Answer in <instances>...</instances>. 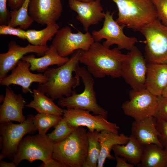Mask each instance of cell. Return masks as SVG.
Returning a JSON list of instances; mask_svg holds the SVG:
<instances>
[{
  "instance_id": "6da1fadb",
  "label": "cell",
  "mask_w": 167,
  "mask_h": 167,
  "mask_svg": "<svg viewBox=\"0 0 167 167\" xmlns=\"http://www.w3.org/2000/svg\"><path fill=\"white\" fill-rule=\"evenodd\" d=\"M127 56L118 47L110 49L95 41L87 50H81L79 62L95 77L118 78L121 77L122 65Z\"/></svg>"
},
{
  "instance_id": "7a4b0ae2",
  "label": "cell",
  "mask_w": 167,
  "mask_h": 167,
  "mask_svg": "<svg viewBox=\"0 0 167 167\" xmlns=\"http://www.w3.org/2000/svg\"><path fill=\"white\" fill-rule=\"evenodd\" d=\"M81 53V50H77L63 65L57 68H48L43 73L47 81L39 84L37 89L53 101L71 96L72 89L80 84V76L76 73L74 76L73 73L79 67Z\"/></svg>"
},
{
  "instance_id": "3957f363",
  "label": "cell",
  "mask_w": 167,
  "mask_h": 167,
  "mask_svg": "<svg viewBox=\"0 0 167 167\" xmlns=\"http://www.w3.org/2000/svg\"><path fill=\"white\" fill-rule=\"evenodd\" d=\"M88 147L87 130L83 126L76 127L66 139L54 143L52 158L66 167H83Z\"/></svg>"
},
{
  "instance_id": "277c9868",
  "label": "cell",
  "mask_w": 167,
  "mask_h": 167,
  "mask_svg": "<svg viewBox=\"0 0 167 167\" xmlns=\"http://www.w3.org/2000/svg\"><path fill=\"white\" fill-rule=\"evenodd\" d=\"M118 13L116 22L134 31H140L145 25L158 18L151 0H111Z\"/></svg>"
},
{
  "instance_id": "5b68a950",
  "label": "cell",
  "mask_w": 167,
  "mask_h": 167,
  "mask_svg": "<svg viewBox=\"0 0 167 167\" xmlns=\"http://www.w3.org/2000/svg\"><path fill=\"white\" fill-rule=\"evenodd\" d=\"M81 79L84 86V91L79 94L73 92L68 97L62 96L59 99L58 104L62 107L77 109L92 112L96 115L107 117L106 110L99 105L97 101L94 90V80L92 75L84 67L80 66L75 72Z\"/></svg>"
},
{
  "instance_id": "8992f818",
  "label": "cell",
  "mask_w": 167,
  "mask_h": 167,
  "mask_svg": "<svg viewBox=\"0 0 167 167\" xmlns=\"http://www.w3.org/2000/svg\"><path fill=\"white\" fill-rule=\"evenodd\" d=\"M140 32L145 39L147 62L167 64V26L157 18L145 25Z\"/></svg>"
},
{
  "instance_id": "52a82bcc",
  "label": "cell",
  "mask_w": 167,
  "mask_h": 167,
  "mask_svg": "<svg viewBox=\"0 0 167 167\" xmlns=\"http://www.w3.org/2000/svg\"><path fill=\"white\" fill-rule=\"evenodd\" d=\"M54 143L47 135L38 134L24 137L19 146L13 161L17 166L22 161L30 163L39 160L47 162L52 158Z\"/></svg>"
},
{
  "instance_id": "ba28073f",
  "label": "cell",
  "mask_w": 167,
  "mask_h": 167,
  "mask_svg": "<svg viewBox=\"0 0 167 167\" xmlns=\"http://www.w3.org/2000/svg\"><path fill=\"white\" fill-rule=\"evenodd\" d=\"M34 116L32 114H29L24 121L19 124L14 123L12 121L0 123V133L3 138V144L0 160L8 158L13 161L24 136L37 131L33 122Z\"/></svg>"
},
{
  "instance_id": "9c48e42d",
  "label": "cell",
  "mask_w": 167,
  "mask_h": 167,
  "mask_svg": "<svg viewBox=\"0 0 167 167\" xmlns=\"http://www.w3.org/2000/svg\"><path fill=\"white\" fill-rule=\"evenodd\" d=\"M114 12H106L102 27L98 31H93L92 36L96 41L105 39L102 44L106 47L109 48L115 44L120 50H130L138 40L135 37H128L125 34L123 30L125 26L119 24L114 19Z\"/></svg>"
},
{
  "instance_id": "30bf717a",
  "label": "cell",
  "mask_w": 167,
  "mask_h": 167,
  "mask_svg": "<svg viewBox=\"0 0 167 167\" xmlns=\"http://www.w3.org/2000/svg\"><path fill=\"white\" fill-rule=\"evenodd\" d=\"M94 41L88 31L84 33L78 31L74 33L70 27L66 26L58 30L52 44L61 56L67 57L78 50H87Z\"/></svg>"
},
{
  "instance_id": "8fae6325",
  "label": "cell",
  "mask_w": 167,
  "mask_h": 167,
  "mask_svg": "<svg viewBox=\"0 0 167 167\" xmlns=\"http://www.w3.org/2000/svg\"><path fill=\"white\" fill-rule=\"evenodd\" d=\"M130 100L124 102L122 108L125 114L135 120H140L153 116L158 104V96L146 88L140 90H131Z\"/></svg>"
},
{
  "instance_id": "7c38bea8",
  "label": "cell",
  "mask_w": 167,
  "mask_h": 167,
  "mask_svg": "<svg viewBox=\"0 0 167 167\" xmlns=\"http://www.w3.org/2000/svg\"><path fill=\"white\" fill-rule=\"evenodd\" d=\"M62 117L71 127H86L88 130L100 132L106 130L118 133L120 128L115 123L109 122L107 117L93 115L90 111L77 109H63Z\"/></svg>"
},
{
  "instance_id": "4fadbf2b",
  "label": "cell",
  "mask_w": 167,
  "mask_h": 167,
  "mask_svg": "<svg viewBox=\"0 0 167 167\" xmlns=\"http://www.w3.org/2000/svg\"><path fill=\"white\" fill-rule=\"evenodd\" d=\"M129 51L122 65L121 77L132 89H145L147 61L137 47L134 46Z\"/></svg>"
},
{
  "instance_id": "5bb4252c",
  "label": "cell",
  "mask_w": 167,
  "mask_h": 167,
  "mask_svg": "<svg viewBox=\"0 0 167 167\" xmlns=\"http://www.w3.org/2000/svg\"><path fill=\"white\" fill-rule=\"evenodd\" d=\"M49 47L34 45L29 44L24 47L17 44L14 41L8 43V51L0 54V80L16 66L18 62L27 54L35 53L38 56L44 55Z\"/></svg>"
},
{
  "instance_id": "9a60e30c",
  "label": "cell",
  "mask_w": 167,
  "mask_h": 167,
  "mask_svg": "<svg viewBox=\"0 0 167 167\" xmlns=\"http://www.w3.org/2000/svg\"><path fill=\"white\" fill-rule=\"evenodd\" d=\"M30 67V64L29 62L21 60H20L15 67L11 71V74L0 80L1 85L7 87L12 84L18 85L22 87V90L24 93H32L33 92L30 88L32 83L44 84L47 79L43 74L31 72Z\"/></svg>"
},
{
  "instance_id": "2e32d148",
  "label": "cell",
  "mask_w": 167,
  "mask_h": 167,
  "mask_svg": "<svg viewBox=\"0 0 167 167\" xmlns=\"http://www.w3.org/2000/svg\"><path fill=\"white\" fill-rule=\"evenodd\" d=\"M70 9L77 14L76 19L83 26L87 32L90 26L98 24L104 19L105 13L101 0L83 2L78 0H68Z\"/></svg>"
},
{
  "instance_id": "e0dca14e",
  "label": "cell",
  "mask_w": 167,
  "mask_h": 167,
  "mask_svg": "<svg viewBox=\"0 0 167 167\" xmlns=\"http://www.w3.org/2000/svg\"><path fill=\"white\" fill-rule=\"evenodd\" d=\"M62 10L61 0H30L29 14L38 24L47 25L56 22Z\"/></svg>"
},
{
  "instance_id": "ac0fdd59",
  "label": "cell",
  "mask_w": 167,
  "mask_h": 167,
  "mask_svg": "<svg viewBox=\"0 0 167 167\" xmlns=\"http://www.w3.org/2000/svg\"><path fill=\"white\" fill-rule=\"evenodd\" d=\"M25 101L21 94H15L9 87L6 86L4 101L0 106V122L16 121L21 123L26 119L23 109Z\"/></svg>"
},
{
  "instance_id": "d6986e66",
  "label": "cell",
  "mask_w": 167,
  "mask_h": 167,
  "mask_svg": "<svg viewBox=\"0 0 167 167\" xmlns=\"http://www.w3.org/2000/svg\"><path fill=\"white\" fill-rule=\"evenodd\" d=\"M156 122L153 116L135 120L132 124L131 134L144 147L154 144L164 148L158 139L160 134L156 128Z\"/></svg>"
},
{
  "instance_id": "ffe728a7",
  "label": "cell",
  "mask_w": 167,
  "mask_h": 167,
  "mask_svg": "<svg viewBox=\"0 0 167 167\" xmlns=\"http://www.w3.org/2000/svg\"><path fill=\"white\" fill-rule=\"evenodd\" d=\"M145 86L154 95H162L167 86V64L147 63Z\"/></svg>"
},
{
  "instance_id": "44dd1931",
  "label": "cell",
  "mask_w": 167,
  "mask_h": 167,
  "mask_svg": "<svg viewBox=\"0 0 167 167\" xmlns=\"http://www.w3.org/2000/svg\"><path fill=\"white\" fill-rule=\"evenodd\" d=\"M68 57H63L58 53L54 46L51 44L45 54L38 58L31 54L24 56L21 60L29 62L30 64L31 71L44 73L51 66L57 65L60 66L69 59Z\"/></svg>"
},
{
  "instance_id": "7402d4cb",
  "label": "cell",
  "mask_w": 167,
  "mask_h": 167,
  "mask_svg": "<svg viewBox=\"0 0 167 167\" xmlns=\"http://www.w3.org/2000/svg\"><path fill=\"white\" fill-rule=\"evenodd\" d=\"M98 137L101 148L97 167H103L107 158L110 160H115V157L110 154L114 146L117 145H125L129 139V136L123 133L119 134L106 130L99 132Z\"/></svg>"
},
{
  "instance_id": "603a6c76",
  "label": "cell",
  "mask_w": 167,
  "mask_h": 167,
  "mask_svg": "<svg viewBox=\"0 0 167 167\" xmlns=\"http://www.w3.org/2000/svg\"><path fill=\"white\" fill-rule=\"evenodd\" d=\"M144 149V147L131 134L125 145H115L112 150L115 155L126 159L130 164L137 165L141 161Z\"/></svg>"
},
{
  "instance_id": "cb8c5ba5",
  "label": "cell",
  "mask_w": 167,
  "mask_h": 167,
  "mask_svg": "<svg viewBox=\"0 0 167 167\" xmlns=\"http://www.w3.org/2000/svg\"><path fill=\"white\" fill-rule=\"evenodd\" d=\"M139 167H167V151L154 144L144 147Z\"/></svg>"
},
{
  "instance_id": "d4e9b609",
  "label": "cell",
  "mask_w": 167,
  "mask_h": 167,
  "mask_svg": "<svg viewBox=\"0 0 167 167\" xmlns=\"http://www.w3.org/2000/svg\"><path fill=\"white\" fill-rule=\"evenodd\" d=\"M33 99L25 106L32 108L37 113H44L58 116L63 115V109L56 105L51 98L37 89L33 90Z\"/></svg>"
},
{
  "instance_id": "484cf974",
  "label": "cell",
  "mask_w": 167,
  "mask_h": 167,
  "mask_svg": "<svg viewBox=\"0 0 167 167\" xmlns=\"http://www.w3.org/2000/svg\"><path fill=\"white\" fill-rule=\"evenodd\" d=\"M46 25L45 28L41 30L29 29L26 31V39L30 44L34 45L47 46V41L51 40L55 36L59 29V26L56 22Z\"/></svg>"
},
{
  "instance_id": "4316f807",
  "label": "cell",
  "mask_w": 167,
  "mask_h": 167,
  "mask_svg": "<svg viewBox=\"0 0 167 167\" xmlns=\"http://www.w3.org/2000/svg\"><path fill=\"white\" fill-rule=\"evenodd\" d=\"M30 0H25L21 7L18 9L11 10V17L8 25L26 30L32 24L33 20L28 13Z\"/></svg>"
},
{
  "instance_id": "83f0119b",
  "label": "cell",
  "mask_w": 167,
  "mask_h": 167,
  "mask_svg": "<svg viewBox=\"0 0 167 167\" xmlns=\"http://www.w3.org/2000/svg\"><path fill=\"white\" fill-rule=\"evenodd\" d=\"M87 132L88 147L86 159L83 167H96L101 148L98 137L99 132L89 130Z\"/></svg>"
},
{
  "instance_id": "f1b7e54d",
  "label": "cell",
  "mask_w": 167,
  "mask_h": 167,
  "mask_svg": "<svg viewBox=\"0 0 167 167\" xmlns=\"http://www.w3.org/2000/svg\"><path fill=\"white\" fill-rule=\"evenodd\" d=\"M62 117L61 116L37 113L34 116L33 121L38 133L45 135L48 130L55 125Z\"/></svg>"
},
{
  "instance_id": "f546056e",
  "label": "cell",
  "mask_w": 167,
  "mask_h": 167,
  "mask_svg": "<svg viewBox=\"0 0 167 167\" xmlns=\"http://www.w3.org/2000/svg\"><path fill=\"white\" fill-rule=\"evenodd\" d=\"M54 129L47 136L54 143L61 141L67 138L73 131L74 128L70 127L62 117L54 126Z\"/></svg>"
},
{
  "instance_id": "4dcf8cb0",
  "label": "cell",
  "mask_w": 167,
  "mask_h": 167,
  "mask_svg": "<svg viewBox=\"0 0 167 167\" xmlns=\"http://www.w3.org/2000/svg\"><path fill=\"white\" fill-rule=\"evenodd\" d=\"M157 12L158 18L167 26V0H151Z\"/></svg>"
},
{
  "instance_id": "1f68e13d",
  "label": "cell",
  "mask_w": 167,
  "mask_h": 167,
  "mask_svg": "<svg viewBox=\"0 0 167 167\" xmlns=\"http://www.w3.org/2000/svg\"><path fill=\"white\" fill-rule=\"evenodd\" d=\"M153 117L156 119L167 121V97L158 96V104Z\"/></svg>"
},
{
  "instance_id": "d6a6232c",
  "label": "cell",
  "mask_w": 167,
  "mask_h": 167,
  "mask_svg": "<svg viewBox=\"0 0 167 167\" xmlns=\"http://www.w3.org/2000/svg\"><path fill=\"white\" fill-rule=\"evenodd\" d=\"M26 32L20 27L15 28L8 25H0V35H11L25 40L26 39Z\"/></svg>"
},
{
  "instance_id": "836d02e7",
  "label": "cell",
  "mask_w": 167,
  "mask_h": 167,
  "mask_svg": "<svg viewBox=\"0 0 167 167\" xmlns=\"http://www.w3.org/2000/svg\"><path fill=\"white\" fill-rule=\"evenodd\" d=\"M156 127L160 135L159 139L163 148L167 150V121L156 119Z\"/></svg>"
},
{
  "instance_id": "e575fe53",
  "label": "cell",
  "mask_w": 167,
  "mask_h": 167,
  "mask_svg": "<svg viewBox=\"0 0 167 167\" xmlns=\"http://www.w3.org/2000/svg\"><path fill=\"white\" fill-rule=\"evenodd\" d=\"M8 0H0V25H8L11 13L7 7Z\"/></svg>"
},
{
  "instance_id": "d590c367",
  "label": "cell",
  "mask_w": 167,
  "mask_h": 167,
  "mask_svg": "<svg viewBox=\"0 0 167 167\" xmlns=\"http://www.w3.org/2000/svg\"><path fill=\"white\" fill-rule=\"evenodd\" d=\"M38 166L40 167H66L63 164L52 158L47 162L45 163L43 162Z\"/></svg>"
},
{
  "instance_id": "8d00e7d4",
  "label": "cell",
  "mask_w": 167,
  "mask_h": 167,
  "mask_svg": "<svg viewBox=\"0 0 167 167\" xmlns=\"http://www.w3.org/2000/svg\"><path fill=\"white\" fill-rule=\"evenodd\" d=\"M115 159L116 161V167H134V165L126 162L127 160L123 157L115 155Z\"/></svg>"
},
{
  "instance_id": "74e56055",
  "label": "cell",
  "mask_w": 167,
  "mask_h": 167,
  "mask_svg": "<svg viewBox=\"0 0 167 167\" xmlns=\"http://www.w3.org/2000/svg\"><path fill=\"white\" fill-rule=\"evenodd\" d=\"M25 0H8V5L11 10L19 8Z\"/></svg>"
},
{
  "instance_id": "f35d334b",
  "label": "cell",
  "mask_w": 167,
  "mask_h": 167,
  "mask_svg": "<svg viewBox=\"0 0 167 167\" xmlns=\"http://www.w3.org/2000/svg\"><path fill=\"white\" fill-rule=\"evenodd\" d=\"M0 167H16L17 166L13 161L11 162H8L1 160H0Z\"/></svg>"
},
{
  "instance_id": "ab89813d",
  "label": "cell",
  "mask_w": 167,
  "mask_h": 167,
  "mask_svg": "<svg viewBox=\"0 0 167 167\" xmlns=\"http://www.w3.org/2000/svg\"><path fill=\"white\" fill-rule=\"evenodd\" d=\"M3 144V138L2 136H1L0 137V148L1 150Z\"/></svg>"
},
{
  "instance_id": "60d3db41",
  "label": "cell",
  "mask_w": 167,
  "mask_h": 167,
  "mask_svg": "<svg viewBox=\"0 0 167 167\" xmlns=\"http://www.w3.org/2000/svg\"><path fill=\"white\" fill-rule=\"evenodd\" d=\"M162 95L164 96L167 97V86L163 91Z\"/></svg>"
},
{
  "instance_id": "b9f144b4",
  "label": "cell",
  "mask_w": 167,
  "mask_h": 167,
  "mask_svg": "<svg viewBox=\"0 0 167 167\" xmlns=\"http://www.w3.org/2000/svg\"><path fill=\"white\" fill-rule=\"evenodd\" d=\"M5 98V96L3 95H1L0 97V102H3Z\"/></svg>"
},
{
  "instance_id": "7bdbcfd3",
  "label": "cell",
  "mask_w": 167,
  "mask_h": 167,
  "mask_svg": "<svg viewBox=\"0 0 167 167\" xmlns=\"http://www.w3.org/2000/svg\"><path fill=\"white\" fill-rule=\"evenodd\" d=\"M78 0L81 1V2H89L93 1L94 0Z\"/></svg>"
},
{
  "instance_id": "ee69618b",
  "label": "cell",
  "mask_w": 167,
  "mask_h": 167,
  "mask_svg": "<svg viewBox=\"0 0 167 167\" xmlns=\"http://www.w3.org/2000/svg\"></svg>"
}]
</instances>
